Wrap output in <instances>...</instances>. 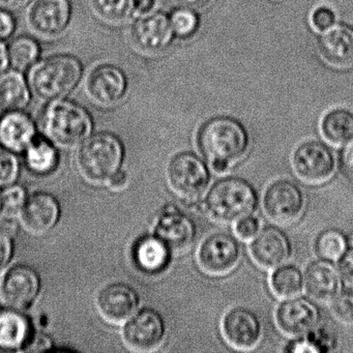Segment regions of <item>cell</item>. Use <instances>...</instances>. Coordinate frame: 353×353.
<instances>
[{
	"label": "cell",
	"mask_w": 353,
	"mask_h": 353,
	"mask_svg": "<svg viewBox=\"0 0 353 353\" xmlns=\"http://www.w3.org/2000/svg\"><path fill=\"white\" fill-rule=\"evenodd\" d=\"M197 145L212 170L221 174L245 158L250 136L241 121L229 117H214L200 127Z\"/></svg>",
	"instance_id": "6da1fadb"
},
{
	"label": "cell",
	"mask_w": 353,
	"mask_h": 353,
	"mask_svg": "<svg viewBox=\"0 0 353 353\" xmlns=\"http://www.w3.org/2000/svg\"><path fill=\"white\" fill-rule=\"evenodd\" d=\"M203 206L208 216L216 222L234 224L254 214L258 206V193L245 179L223 177L210 188Z\"/></svg>",
	"instance_id": "7a4b0ae2"
},
{
	"label": "cell",
	"mask_w": 353,
	"mask_h": 353,
	"mask_svg": "<svg viewBox=\"0 0 353 353\" xmlns=\"http://www.w3.org/2000/svg\"><path fill=\"white\" fill-rule=\"evenodd\" d=\"M83 65L77 57L57 54L43 59L32 67L30 85L34 96L44 102L65 99L79 84Z\"/></svg>",
	"instance_id": "3957f363"
},
{
	"label": "cell",
	"mask_w": 353,
	"mask_h": 353,
	"mask_svg": "<svg viewBox=\"0 0 353 353\" xmlns=\"http://www.w3.org/2000/svg\"><path fill=\"white\" fill-rule=\"evenodd\" d=\"M43 125L53 142L63 148H74L90 137L92 121L83 107L61 99L49 103L43 115Z\"/></svg>",
	"instance_id": "277c9868"
},
{
	"label": "cell",
	"mask_w": 353,
	"mask_h": 353,
	"mask_svg": "<svg viewBox=\"0 0 353 353\" xmlns=\"http://www.w3.org/2000/svg\"><path fill=\"white\" fill-rule=\"evenodd\" d=\"M123 146L111 133L101 132L90 136L81 144L77 156L78 168L86 181L107 183L121 168Z\"/></svg>",
	"instance_id": "5b68a950"
},
{
	"label": "cell",
	"mask_w": 353,
	"mask_h": 353,
	"mask_svg": "<svg viewBox=\"0 0 353 353\" xmlns=\"http://www.w3.org/2000/svg\"><path fill=\"white\" fill-rule=\"evenodd\" d=\"M169 185L175 194L189 201H195L206 193L212 173L210 167L198 154L179 152L167 167Z\"/></svg>",
	"instance_id": "8992f818"
},
{
	"label": "cell",
	"mask_w": 353,
	"mask_h": 353,
	"mask_svg": "<svg viewBox=\"0 0 353 353\" xmlns=\"http://www.w3.org/2000/svg\"><path fill=\"white\" fill-rule=\"evenodd\" d=\"M305 208V196L303 190L289 179L274 181L264 192V212L270 221L281 226L296 223Z\"/></svg>",
	"instance_id": "52a82bcc"
},
{
	"label": "cell",
	"mask_w": 353,
	"mask_h": 353,
	"mask_svg": "<svg viewBox=\"0 0 353 353\" xmlns=\"http://www.w3.org/2000/svg\"><path fill=\"white\" fill-rule=\"evenodd\" d=\"M291 166L296 176L305 183L319 185L330 181L336 169L334 152L320 141L303 142L291 156Z\"/></svg>",
	"instance_id": "ba28073f"
},
{
	"label": "cell",
	"mask_w": 353,
	"mask_h": 353,
	"mask_svg": "<svg viewBox=\"0 0 353 353\" xmlns=\"http://www.w3.org/2000/svg\"><path fill=\"white\" fill-rule=\"evenodd\" d=\"M241 247L239 241L229 233L216 232L208 235L200 243L197 251L199 268L210 276L230 274L241 262Z\"/></svg>",
	"instance_id": "9c48e42d"
},
{
	"label": "cell",
	"mask_w": 353,
	"mask_h": 353,
	"mask_svg": "<svg viewBox=\"0 0 353 353\" xmlns=\"http://www.w3.org/2000/svg\"><path fill=\"white\" fill-rule=\"evenodd\" d=\"M167 325L157 310L144 307L128 319L123 330L125 345L138 352L157 350L166 338Z\"/></svg>",
	"instance_id": "30bf717a"
},
{
	"label": "cell",
	"mask_w": 353,
	"mask_h": 353,
	"mask_svg": "<svg viewBox=\"0 0 353 353\" xmlns=\"http://www.w3.org/2000/svg\"><path fill=\"white\" fill-rule=\"evenodd\" d=\"M154 234L165 241L173 253L187 252L197 239V227L191 216L177 206H165L159 214Z\"/></svg>",
	"instance_id": "8fae6325"
},
{
	"label": "cell",
	"mask_w": 353,
	"mask_h": 353,
	"mask_svg": "<svg viewBox=\"0 0 353 353\" xmlns=\"http://www.w3.org/2000/svg\"><path fill=\"white\" fill-rule=\"evenodd\" d=\"M221 327L225 341L237 350H252L263 336L259 317L245 307H235L227 311L223 316Z\"/></svg>",
	"instance_id": "7c38bea8"
},
{
	"label": "cell",
	"mask_w": 353,
	"mask_h": 353,
	"mask_svg": "<svg viewBox=\"0 0 353 353\" xmlns=\"http://www.w3.org/2000/svg\"><path fill=\"white\" fill-rule=\"evenodd\" d=\"M71 0H37L28 14L32 32L44 38H55L67 30L71 23Z\"/></svg>",
	"instance_id": "4fadbf2b"
},
{
	"label": "cell",
	"mask_w": 353,
	"mask_h": 353,
	"mask_svg": "<svg viewBox=\"0 0 353 353\" xmlns=\"http://www.w3.org/2000/svg\"><path fill=\"white\" fill-rule=\"evenodd\" d=\"M88 97L101 106H115L123 100L128 80L123 70L111 63H101L88 74L85 81Z\"/></svg>",
	"instance_id": "5bb4252c"
},
{
	"label": "cell",
	"mask_w": 353,
	"mask_h": 353,
	"mask_svg": "<svg viewBox=\"0 0 353 353\" xmlns=\"http://www.w3.org/2000/svg\"><path fill=\"white\" fill-rule=\"evenodd\" d=\"M40 289V276L34 268L16 265L3 276L0 284V295L8 307L24 311L34 303Z\"/></svg>",
	"instance_id": "9a60e30c"
},
{
	"label": "cell",
	"mask_w": 353,
	"mask_h": 353,
	"mask_svg": "<svg viewBox=\"0 0 353 353\" xmlns=\"http://www.w3.org/2000/svg\"><path fill=\"white\" fill-rule=\"evenodd\" d=\"M250 255L256 265L274 270L286 263L292 254L288 235L274 226L262 228L250 243Z\"/></svg>",
	"instance_id": "2e32d148"
},
{
	"label": "cell",
	"mask_w": 353,
	"mask_h": 353,
	"mask_svg": "<svg viewBox=\"0 0 353 353\" xmlns=\"http://www.w3.org/2000/svg\"><path fill=\"white\" fill-rule=\"evenodd\" d=\"M274 318L283 334L291 338H299L316 327L320 314L313 301L296 296L282 301L276 307Z\"/></svg>",
	"instance_id": "e0dca14e"
},
{
	"label": "cell",
	"mask_w": 353,
	"mask_h": 353,
	"mask_svg": "<svg viewBox=\"0 0 353 353\" xmlns=\"http://www.w3.org/2000/svg\"><path fill=\"white\" fill-rule=\"evenodd\" d=\"M139 301L137 292L123 283L107 285L97 295L99 313L112 323L127 321L137 311Z\"/></svg>",
	"instance_id": "ac0fdd59"
},
{
	"label": "cell",
	"mask_w": 353,
	"mask_h": 353,
	"mask_svg": "<svg viewBox=\"0 0 353 353\" xmlns=\"http://www.w3.org/2000/svg\"><path fill=\"white\" fill-rule=\"evenodd\" d=\"M174 36L170 18L164 13L148 14L134 24V42L146 52L166 50Z\"/></svg>",
	"instance_id": "d6986e66"
},
{
	"label": "cell",
	"mask_w": 353,
	"mask_h": 353,
	"mask_svg": "<svg viewBox=\"0 0 353 353\" xmlns=\"http://www.w3.org/2000/svg\"><path fill=\"white\" fill-rule=\"evenodd\" d=\"M61 208L51 194L38 192L26 199L20 212L22 224L34 234H44L59 222Z\"/></svg>",
	"instance_id": "ffe728a7"
},
{
	"label": "cell",
	"mask_w": 353,
	"mask_h": 353,
	"mask_svg": "<svg viewBox=\"0 0 353 353\" xmlns=\"http://www.w3.org/2000/svg\"><path fill=\"white\" fill-rule=\"evenodd\" d=\"M303 279L305 292L317 303H330L340 293V272L328 260L312 261L303 272Z\"/></svg>",
	"instance_id": "44dd1931"
},
{
	"label": "cell",
	"mask_w": 353,
	"mask_h": 353,
	"mask_svg": "<svg viewBox=\"0 0 353 353\" xmlns=\"http://www.w3.org/2000/svg\"><path fill=\"white\" fill-rule=\"evenodd\" d=\"M172 250L154 233L138 239L133 250L136 265L150 276L166 272L172 261Z\"/></svg>",
	"instance_id": "7402d4cb"
},
{
	"label": "cell",
	"mask_w": 353,
	"mask_h": 353,
	"mask_svg": "<svg viewBox=\"0 0 353 353\" xmlns=\"http://www.w3.org/2000/svg\"><path fill=\"white\" fill-rule=\"evenodd\" d=\"M322 57L339 68L353 65V28L345 24H336L323 32L319 39Z\"/></svg>",
	"instance_id": "603a6c76"
},
{
	"label": "cell",
	"mask_w": 353,
	"mask_h": 353,
	"mask_svg": "<svg viewBox=\"0 0 353 353\" xmlns=\"http://www.w3.org/2000/svg\"><path fill=\"white\" fill-rule=\"evenodd\" d=\"M36 138V125L22 110L3 113L0 119V143L13 152L26 150Z\"/></svg>",
	"instance_id": "cb8c5ba5"
},
{
	"label": "cell",
	"mask_w": 353,
	"mask_h": 353,
	"mask_svg": "<svg viewBox=\"0 0 353 353\" xmlns=\"http://www.w3.org/2000/svg\"><path fill=\"white\" fill-rule=\"evenodd\" d=\"M30 97L32 88L19 70L0 73V113L23 110Z\"/></svg>",
	"instance_id": "d4e9b609"
},
{
	"label": "cell",
	"mask_w": 353,
	"mask_h": 353,
	"mask_svg": "<svg viewBox=\"0 0 353 353\" xmlns=\"http://www.w3.org/2000/svg\"><path fill=\"white\" fill-rule=\"evenodd\" d=\"M30 325L28 318L15 309L0 310V348H23L30 340Z\"/></svg>",
	"instance_id": "484cf974"
},
{
	"label": "cell",
	"mask_w": 353,
	"mask_h": 353,
	"mask_svg": "<svg viewBox=\"0 0 353 353\" xmlns=\"http://www.w3.org/2000/svg\"><path fill=\"white\" fill-rule=\"evenodd\" d=\"M322 136L328 143L340 146L353 139V113L334 109L324 115L320 125Z\"/></svg>",
	"instance_id": "4316f807"
},
{
	"label": "cell",
	"mask_w": 353,
	"mask_h": 353,
	"mask_svg": "<svg viewBox=\"0 0 353 353\" xmlns=\"http://www.w3.org/2000/svg\"><path fill=\"white\" fill-rule=\"evenodd\" d=\"M270 286L272 293L280 299L299 296L305 288L303 274L297 266L283 264L270 274Z\"/></svg>",
	"instance_id": "83f0119b"
},
{
	"label": "cell",
	"mask_w": 353,
	"mask_h": 353,
	"mask_svg": "<svg viewBox=\"0 0 353 353\" xmlns=\"http://www.w3.org/2000/svg\"><path fill=\"white\" fill-rule=\"evenodd\" d=\"M57 150L55 146L44 138H34L26 148V163L34 174L46 175L57 166Z\"/></svg>",
	"instance_id": "f1b7e54d"
},
{
	"label": "cell",
	"mask_w": 353,
	"mask_h": 353,
	"mask_svg": "<svg viewBox=\"0 0 353 353\" xmlns=\"http://www.w3.org/2000/svg\"><path fill=\"white\" fill-rule=\"evenodd\" d=\"M8 48L10 63L19 71L34 67L40 59V44L30 37L20 36L14 39Z\"/></svg>",
	"instance_id": "f546056e"
},
{
	"label": "cell",
	"mask_w": 353,
	"mask_h": 353,
	"mask_svg": "<svg viewBox=\"0 0 353 353\" xmlns=\"http://www.w3.org/2000/svg\"><path fill=\"white\" fill-rule=\"evenodd\" d=\"M96 15L110 24L127 21L134 13L133 0H90Z\"/></svg>",
	"instance_id": "4dcf8cb0"
},
{
	"label": "cell",
	"mask_w": 353,
	"mask_h": 353,
	"mask_svg": "<svg viewBox=\"0 0 353 353\" xmlns=\"http://www.w3.org/2000/svg\"><path fill=\"white\" fill-rule=\"evenodd\" d=\"M346 236L336 229L322 231L315 241V252L321 259H340L348 247Z\"/></svg>",
	"instance_id": "1f68e13d"
},
{
	"label": "cell",
	"mask_w": 353,
	"mask_h": 353,
	"mask_svg": "<svg viewBox=\"0 0 353 353\" xmlns=\"http://www.w3.org/2000/svg\"><path fill=\"white\" fill-rule=\"evenodd\" d=\"M174 34L179 38L187 39L193 36L199 28L200 19L191 8L175 9L169 16Z\"/></svg>",
	"instance_id": "d6a6232c"
},
{
	"label": "cell",
	"mask_w": 353,
	"mask_h": 353,
	"mask_svg": "<svg viewBox=\"0 0 353 353\" xmlns=\"http://www.w3.org/2000/svg\"><path fill=\"white\" fill-rule=\"evenodd\" d=\"M305 336H307V339L305 338V341L297 343L299 348L295 349L294 351L326 352V351H332L336 347V340L328 332H321V330L315 332V330H313Z\"/></svg>",
	"instance_id": "836d02e7"
},
{
	"label": "cell",
	"mask_w": 353,
	"mask_h": 353,
	"mask_svg": "<svg viewBox=\"0 0 353 353\" xmlns=\"http://www.w3.org/2000/svg\"><path fill=\"white\" fill-rule=\"evenodd\" d=\"M330 312L336 321L353 325V293H339L330 303Z\"/></svg>",
	"instance_id": "e575fe53"
},
{
	"label": "cell",
	"mask_w": 353,
	"mask_h": 353,
	"mask_svg": "<svg viewBox=\"0 0 353 353\" xmlns=\"http://www.w3.org/2000/svg\"><path fill=\"white\" fill-rule=\"evenodd\" d=\"M1 199H3V212L13 216V214H20L28 199V196H26V189L22 185H11L1 192Z\"/></svg>",
	"instance_id": "d590c367"
},
{
	"label": "cell",
	"mask_w": 353,
	"mask_h": 353,
	"mask_svg": "<svg viewBox=\"0 0 353 353\" xmlns=\"http://www.w3.org/2000/svg\"><path fill=\"white\" fill-rule=\"evenodd\" d=\"M19 163L13 150L0 146V185H11L18 175Z\"/></svg>",
	"instance_id": "8d00e7d4"
},
{
	"label": "cell",
	"mask_w": 353,
	"mask_h": 353,
	"mask_svg": "<svg viewBox=\"0 0 353 353\" xmlns=\"http://www.w3.org/2000/svg\"><path fill=\"white\" fill-rule=\"evenodd\" d=\"M235 234L241 241H252L260 231V222L256 216H248L235 223Z\"/></svg>",
	"instance_id": "74e56055"
},
{
	"label": "cell",
	"mask_w": 353,
	"mask_h": 353,
	"mask_svg": "<svg viewBox=\"0 0 353 353\" xmlns=\"http://www.w3.org/2000/svg\"><path fill=\"white\" fill-rule=\"evenodd\" d=\"M334 21H336V15H334V11L324 6L314 10L312 13V26L318 32H325L328 28L334 26Z\"/></svg>",
	"instance_id": "f35d334b"
},
{
	"label": "cell",
	"mask_w": 353,
	"mask_h": 353,
	"mask_svg": "<svg viewBox=\"0 0 353 353\" xmlns=\"http://www.w3.org/2000/svg\"><path fill=\"white\" fill-rule=\"evenodd\" d=\"M13 256V241L8 231L0 228V272H3L11 261Z\"/></svg>",
	"instance_id": "ab89813d"
},
{
	"label": "cell",
	"mask_w": 353,
	"mask_h": 353,
	"mask_svg": "<svg viewBox=\"0 0 353 353\" xmlns=\"http://www.w3.org/2000/svg\"><path fill=\"white\" fill-rule=\"evenodd\" d=\"M338 266L341 278L349 286L353 287V247L347 249L341 256Z\"/></svg>",
	"instance_id": "60d3db41"
},
{
	"label": "cell",
	"mask_w": 353,
	"mask_h": 353,
	"mask_svg": "<svg viewBox=\"0 0 353 353\" xmlns=\"http://www.w3.org/2000/svg\"><path fill=\"white\" fill-rule=\"evenodd\" d=\"M52 346L50 339L42 334L30 336V340L24 345L22 350L26 352H38V351L48 350Z\"/></svg>",
	"instance_id": "b9f144b4"
},
{
	"label": "cell",
	"mask_w": 353,
	"mask_h": 353,
	"mask_svg": "<svg viewBox=\"0 0 353 353\" xmlns=\"http://www.w3.org/2000/svg\"><path fill=\"white\" fill-rule=\"evenodd\" d=\"M16 30V20L10 12L0 10V40L13 36Z\"/></svg>",
	"instance_id": "7bdbcfd3"
},
{
	"label": "cell",
	"mask_w": 353,
	"mask_h": 353,
	"mask_svg": "<svg viewBox=\"0 0 353 353\" xmlns=\"http://www.w3.org/2000/svg\"><path fill=\"white\" fill-rule=\"evenodd\" d=\"M341 168L343 173L353 181V139L347 142L341 154Z\"/></svg>",
	"instance_id": "ee69618b"
},
{
	"label": "cell",
	"mask_w": 353,
	"mask_h": 353,
	"mask_svg": "<svg viewBox=\"0 0 353 353\" xmlns=\"http://www.w3.org/2000/svg\"><path fill=\"white\" fill-rule=\"evenodd\" d=\"M156 7V0H133L134 13L145 16Z\"/></svg>",
	"instance_id": "f6af8a7d"
},
{
	"label": "cell",
	"mask_w": 353,
	"mask_h": 353,
	"mask_svg": "<svg viewBox=\"0 0 353 353\" xmlns=\"http://www.w3.org/2000/svg\"><path fill=\"white\" fill-rule=\"evenodd\" d=\"M128 183H129V177H128L127 173L121 170L117 171L108 181L111 189L115 190V191L125 189L127 187Z\"/></svg>",
	"instance_id": "bcb514c9"
},
{
	"label": "cell",
	"mask_w": 353,
	"mask_h": 353,
	"mask_svg": "<svg viewBox=\"0 0 353 353\" xmlns=\"http://www.w3.org/2000/svg\"><path fill=\"white\" fill-rule=\"evenodd\" d=\"M9 65V48L3 40H0V73L5 72Z\"/></svg>",
	"instance_id": "7dc6e473"
},
{
	"label": "cell",
	"mask_w": 353,
	"mask_h": 353,
	"mask_svg": "<svg viewBox=\"0 0 353 353\" xmlns=\"http://www.w3.org/2000/svg\"><path fill=\"white\" fill-rule=\"evenodd\" d=\"M30 1L32 0H0V3L9 9H21L28 6Z\"/></svg>",
	"instance_id": "c3c4849f"
},
{
	"label": "cell",
	"mask_w": 353,
	"mask_h": 353,
	"mask_svg": "<svg viewBox=\"0 0 353 353\" xmlns=\"http://www.w3.org/2000/svg\"><path fill=\"white\" fill-rule=\"evenodd\" d=\"M210 0H179V3L183 5V7L191 8V9H198L203 7Z\"/></svg>",
	"instance_id": "681fc988"
},
{
	"label": "cell",
	"mask_w": 353,
	"mask_h": 353,
	"mask_svg": "<svg viewBox=\"0 0 353 353\" xmlns=\"http://www.w3.org/2000/svg\"><path fill=\"white\" fill-rule=\"evenodd\" d=\"M1 212H3V199H1V192H0V214H1Z\"/></svg>",
	"instance_id": "f907efd6"
}]
</instances>
